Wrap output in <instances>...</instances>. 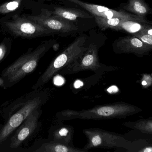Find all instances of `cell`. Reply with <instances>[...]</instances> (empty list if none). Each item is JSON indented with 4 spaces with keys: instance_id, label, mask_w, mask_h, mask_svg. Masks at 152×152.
Instances as JSON below:
<instances>
[{
    "instance_id": "obj_20",
    "label": "cell",
    "mask_w": 152,
    "mask_h": 152,
    "mask_svg": "<svg viewBox=\"0 0 152 152\" xmlns=\"http://www.w3.org/2000/svg\"><path fill=\"white\" fill-rule=\"evenodd\" d=\"M21 0H13L0 5V13L3 14L9 13L17 10L20 4Z\"/></svg>"
},
{
    "instance_id": "obj_5",
    "label": "cell",
    "mask_w": 152,
    "mask_h": 152,
    "mask_svg": "<svg viewBox=\"0 0 152 152\" xmlns=\"http://www.w3.org/2000/svg\"><path fill=\"white\" fill-rule=\"evenodd\" d=\"M90 37L85 34H80L61 52L51 61L44 72L32 86L33 90L44 87L53 76L59 73L76 58L79 56L88 45Z\"/></svg>"
},
{
    "instance_id": "obj_11",
    "label": "cell",
    "mask_w": 152,
    "mask_h": 152,
    "mask_svg": "<svg viewBox=\"0 0 152 152\" xmlns=\"http://www.w3.org/2000/svg\"><path fill=\"white\" fill-rule=\"evenodd\" d=\"M112 47L116 54H132L138 57L148 55L152 51L151 46L133 35L118 37L113 42Z\"/></svg>"
},
{
    "instance_id": "obj_9",
    "label": "cell",
    "mask_w": 152,
    "mask_h": 152,
    "mask_svg": "<svg viewBox=\"0 0 152 152\" xmlns=\"http://www.w3.org/2000/svg\"><path fill=\"white\" fill-rule=\"evenodd\" d=\"M42 113V107L37 108L25 120L11 137L10 148H18L39 131L42 125L39 119Z\"/></svg>"
},
{
    "instance_id": "obj_14",
    "label": "cell",
    "mask_w": 152,
    "mask_h": 152,
    "mask_svg": "<svg viewBox=\"0 0 152 152\" xmlns=\"http://www.w3.org/2000/svg\"><path fill=\"white\" fill-rule=\"evenodd\" d=\"M29 151L34 152H86L83 149L51 142L47 139L37 141L30 148Z\"/></svg>"
},
{
    "instance_id": "obj_21",
    "label": "cell",
    "mask_w": 152,
    "mask_h": 152,
    "mask_svg": "<svg viewBox=\"0 0 152 152\" xmlns=\"http://www.w3.org/2000/svg\"><path fill=\"white\" fill-rule=\"evenodd\" d=\"M134 36L152 47V23L145 28L141 33Z\"/></svg>"
},
{
    "instance_id": "obj_3",
    "label": "cell",
    "mask_w": 152,
    "mask_h": 152,
    "mask_svg": "<svg viewBox=\"0 0 152 152\" xmlns=\"http://www.w3.org/2000/svg\"><path fill=\"white\" fill-rule=\"evenodd\" d=\"M142 110V109L135 105L119 102L97 105L91 109L80 111L64 110L57 113L56 117L59 122L75 119L101 120L124 118Z\"/></svg>"
},
{
    "instance_id": "obj_10",
    "label": "cell",
    "mask_w": 152,
    "mask_h": 152,
    "mask_svg": "<svg viewBox=\"0 0 152 152\" xmlns=\"http://www.w3.org/2000/svg\"><path fill=\"white\" fill-rule=\"evenodd\" d=\"M65 3L69 6L80 8L89 12L93 17L100 18H124L137 19L147 20L139 16L127 12L121 9L120 10H113L102 5L94 4L85 2L81 0H62Z\"/></svg>"
},
{
    "instance_id": "obj_7",
    "label": "cell",
    "mask_w": 152,
    "mask_h": 152,
    "mask_svg": "<svg viewBox=\"0 0 152 152\" xmlns=\"http://www.w3.org/2000/svg\"><path fill=\"white\" fill-rule=\"evenodd\" d=\"M26 17L61 37L76 35L80 31L78 24L53 15L47 9H42L38 15H28Z\"/></svg>"
},
{
    "instance_id": "obj_19",
    "label": "cell",
    "mask_w": 152,
    "mask_h": 152,
    "mask_svg": "<svg viewBox=\"0 0 152 152\" xmlns=\"http://www.w3.org/2000/svg\"><path fill=\"white\" fill-rule=\"evenodd\" d=\"M94 20L97 26L101 30H104L107 29H112L115 27L118 26L123 21L128 18H100V17H94ZM143 20V19H142Z\"/></svg>"
},
{
    "instance_id": "obj_8",
    "label": "cell",
    "mask_w": 152,
    "mask_h": 152,
    "mask_svg": "<svg viewBox=\"0 0 152 152\" xmlns=\"http://www.w3.org/2000/svg\"><path fill=\"white\" fill-rule=\"evenodd\" d=\"M5 26L14 35L25 38H33L50 36L57 34L42 25L26 17L21 18L18 15L4 22Z\"/></svg>"
},
{
    "instance_id": "obj_4",
    "label": "cell",
    "mask_w": 152,
    "mask_h": 152,
    "mask_svg": "<svg viewBox=\"0 0 152 152\" xmlns=\"http://www.w3.org/2000/svg\"><path fill=\"white\" fill-rule=\"evenodd\" d=\"M57 42L56 39L43 42L33 51L29 49L15 62L3 70L1 76L4 80L5 88H10L35 70L41 59Z\"/></svg>"
},
{
    "instance_id": "obj_25",
    "label": "cell",
    "mask_w": 152,
    "mask_h": 152,
    "mask_svg": "<svg viewBox=\"0 0 152 152\" xmlns=\"http://www.w3.org/2000/svg\"><path fill=\"white\" fill-rule=\"evenodd\" d=\"M2 128V126L0 124V130H1V129Z\"/></svg>"
},
{
    "instance_id": "obj_16",
    "label": "cell",
    "mask_w": 152,
    "mask_h": 152,
    "mask_svg": "<svg viewBox=\"0 0 152 152\" xmlns=\"http://www.w3.org/2000/svg\"><path fill=\"white\" fill-rule=\"evenodd\" d=\"M120 9L146 19V16L152 15V8L145 2V0H128L127 2L120 4Z\"/></svg>"
},
{
    "instance_id": "obj_12",
    "label": "cell",
    "mask_w": 152,
    "mask_h": 152,
    "mask_svg": "<svg viewBox=\"0 0 152 152\" xmlns=\"http://www.w3.org/2000/svg\"><path fill=\"white\" fill-rule=\"evenodd\" d=\"M74 133L75 130L73 126L58 122L50 128L47 139L51 142L74 146Z\"/></svg>"
},
{
    "instance_id": "obj_23",
    "label": "cell",
    "mask_w": 152,
    "mask_h": 152,
    "mask_svg": "<svg viewBox=\"0 0 152 152\" xmlns=\"http://www.w3.org/2000/svg\"><path fill=\"white\" fill-rule=\"evenodd\" d=\"M0 87L5 89V83H4V79L1 76H0Z\"/></svg>"
},
{
    "instance_id": "obj_18",
    "label": "cell",
    "mask_w": 152,
    "mask_h": 152,
    "mask_svg": "<svg viewBox=\"0 0 152 152\" xmlns=\"http://www.w3.org/2000/svg\"><path fill=\"white\" fill-rule=\"evenodd\" d=\"M125 126L144 134L152 135V117L124 123Z\"/></svg>"
},
{
    "instance_id": "obj_13",
    "label": "cell",
    "mask_w": 152,
    "mask_h": 152,
    "mask_svg": "<svg viewBox=\"0 0 152 152\" xmlns=\"http://www.w3.org/2000/svg\"><path fill=\"white\" fill-rule=\"evenodd\" d=\"M50 13L78 24L80 19H91L94 17L85 10L76 7L53 5L51 10L47 9Z\"/></svg>"
},
{
    "instance_id": "obj_24",
    "label": "cell",
    "mask_w": 152,
    "mask_h": 152,
    "mask_svg": "<svg viewBox=\"0 0 152 152\" xmlns=\"http://www.w3.org/2000/svg\"><path fill=\"white\" fill-rule=\"evenodd\" d=\"M56 1H61V0H55ZM41 1L44 2V1H53V0H41Z\"/></svg>"
},
{
    "instance_id": "obj_2",
    "label": "cell",
    "mask_w": 152,
    "mask_h": 152,
    "mask_svg": "<svg viewBox=\"0 0 152 152\" xmlns=\"http://www.w3.org/2000/svg\"><path fill=\"white\" fill-rule=\"evenodd\" d=\"M89 37V43L86 50L59 73L61 75H70L90 70L97 76L102 77L106 73L119 69V67L107 66L100 62L99 51L105 44L106 36L101 33H96L94 30Z\"/></svg>"
},
{
    "instance_id": "obj_17",
    "label": "cell",
    "mask_w": 152,
    "mask_h": 152,
    "mask_svg": "<svg viewBox=\"0 0 152 152\" xmlns=\"http://www.w3.org/2000/svg\"><path fill=\"white\" fill-rule=\"evenodd\" d=\"M147 137L129 141L127 152H152V135L145 134Z\"/></svg>"
},
{
    "instance_id": "obj_1",
    "label": "cell",
    "mask_w": 152,
    "mask_h": 152,
    "mask_svg": "<svg viewBox=\"0 0 152 152\" xmlns=\"http://www.w3.org/2000/svg\"><path fill=\"white\" fill-rule=\"evenodd\" d=\"M53 88L33 90L8 103L0 109V115L5 120L0 130V145L22 124L36 109L42 107L51 97Z\"/></svg>"
},
{
    "instance_id": "obj_15",
    "label": "cell",
    "mask_w": 152,
    "mask_h": 152,
    "mask_svg": "<svg viewBox=\"0 0 152 152\" xmlns=\"http://www.w3.org/2000/svg\"><path fill=\"white\" fill-rule=\"evenodd\" d=\"M152 21L147 20L126 19L114 27L113 30L135 35L141 33Z\"/></svg>"
},
{
    "instance_id": "obj_6",
    "label": "cell",
    "mask_w": 152,
    "mask_h": 152,
    "mask_svg": "<svg viewBox=\"0 0 152 152\" xmlns=\"http://www.w3.org/2000/svg\"><path fill=\"white\" fill-rule=\"evenodd\" d=\"M87 143L83 148L86 152L94 148L124 149L128 148L129 140L119 134L99 128H91L83 130Z\"/></svg>"
},
{
    "instance_id": "obj_22",
    "label": "cell",
    "mask_w": 152,
    "mask_h": 152,
    "mask_svg": "<svg viewBox=\"0 0 152 152\" xmlns=\"http://www.w3.org/2000/svg\"><path fill=\"white\" fill-rule=\"evenodd\" d=\"M7 48L6 46L3 43L0 44V63L3 60L7 55Z\"/></svg>"
}]
</instances>
